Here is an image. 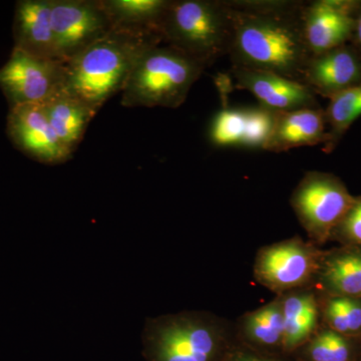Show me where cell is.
Instances as JSON below:
<instances>
[{"mask_svg":"<svg viewBox=\"0 0 361 361\" xmlns=\"http://www.w3.org/2000/svg\"><path fill=\"white\" fill-rule=\"evenodd\" d=\"M170 2L171 0H101L114 28L159 35Z\"/></svg>","mask_w":361,"mask_h":361,"instance_id":"19","label":"cell"},{"mask_svg":"<svg viewBox=\"0 0 361 361\" xmlns=\"http://www.w3.org/2000/svg\"><path fill=\"white\" fill-rule=\"evenodd\" d=\"M229 329L223 318L204 311L148 318L142 355L147 361H221Z\"/></svg>","mask_w":361,"mask_h":361,"instance_id":"3","label":"cell"},{"mask_svg":"<svg viewBox=\"0 0 361 361\" xmlns=\"http://www.w3.org/2000/svg\"><path fill=\"white\" fill-rule=\"evenodd\" d=\"M314 281L329 296L361 298V247L323 254Z\"/></svg>","mask_w":361,"mask_h":361,"instance_id":"18","label":"cell"},{"mask_svg":"<svg viewBox=\"0 0 361 361\" xmlns=\"http://www.w3.org/2000/svg\"><path fill=\"white\" fill-rule=\"evenodd\" d=\"M42 104L52 129L66 149L73 154L97 111L63 87Z\"/></svg>","mask_w":361,"mask_h":361,"instance_id":"16","label":"cell"},{"mask_svg":"<svg viewBox=\"0 0 361 361\" xmlns=\"http://www.w3.org/2000/svg\"><path fill=\"white\" fill-rule=\"evenodd\" d=\"M277 113L262 106L247 108V134L243 148L264 149L274 128Z\"/></svg>","mask_w":361,"mask_h":361,"instance_id":"25","label":"cell"},{"mask_svg":"<svg viewBox=\"0 0 361 361\" xmlns=\"http://www.w3.org/2000/svg\"><path fill=\"white\" fill-rule=\"evenodd\" d=\"M322 255L312 242L298 236L270 244L256 255L254 278L277 296L307 288L314 281Z\"/></svg>","mask_w":361,"mask_h":361,"instance_id":"7","label":"cell"},{"mask_svg":"<svg viewBox=\"0 0 361 361\" xmlns=\"http://www.w3.org/2000/svg\"><path fill=\"white\" fill-rule=\"evenodd\" d=\"M350 44L361 54V6L356 16L355 33Z\"/></svg>","mask_w":361,"mask_h":361,"instance_id":"28","label":"cell"},{"mask_svg":"<svg viewBox=\"0 0 361 361\" xmlns=\"http://www.w3.org/2000/svg\"><path fill=\"white\" fill-rule=\"evenodd\" d=\"M361 0H313L304 1V37L312 54L350 44Z\"/></svg>","mask_w":361,"mask_h":361,"instance_id":"10","label":"cell"},{"mask_svg":"<svg viewBox=\"0 0 361 361\" xmlns=\"http://www.w3.org/2000/svg\"><path fill=\"white\" fill-rule=\"evenodd\" d=\"M237 329L240 336L251 345L282 349L284 325L281 296L242 316Z\"/></svg>","mask_w":361,"mask_h":361,"instance_id":"20","label":"cell"},{"mask_svg":"<svg viewBox=\"0 0 361 361\" xmlns=\"http://www.w3.org/2000/svg\"><path fill=\"white\" fill-rule=\"evenodd\" d=\"M6 130L16 148L39 163L58 165L73 155L52 129L42 104L9 109Z\"/></svg>","mask_w":361,"mask_h":361,"instance_id":"11","label":"cell"},{"mask_svg":"<svg viewBox=\"0 0 361 361\" xmlns=\"http://www.w3.org/2000/svg\"><path fill=\"white\" fill-rule=\"evenodd\" d=\"M14 49L56 61L51 21V0H20L13 20Z\"/></svg>","mask_w":361,"mask_h":361,"instance_id":"14","label":"cell"},{"mask_svg":"<svg viewBox=\"0 0 361 361\" xmlns=\"http://www.w3.org/2000/svg\"><path fill=\"white\" fill-rule=\"evenodd\" d=\"M56 61L68 63L113 30L101 0H51Z\"/></svg>","mask_w":361,"mask_h":361,"instance_id":"8","label":"cell"},{"mask_svg":"<svg viewBox=\"0 0 361 361\" xmlns=\"http://www.w3.org/2000/svg\"><path fill=\"white\" fill-rule=\"evenodd\" d=\"M163 42L161 35L114 28L65 66L63 87L97 111L122 92L140 56Z\"/></svg>","mask_w":361,"mask_h":361,"instance_id":"2","label":"cell"},{"mask_svg":"<svg viewBox=\"0 0 361 361\" xmlns=\"http://www.w3.org/2000/svg\"><path fill=\"white\" fill-rule=\"evenodd\" d=\"M327 123L322 108L277 113L265 151L282 153L299 147L324 145Z\"/></svg>","mask_w":361,"mask_h":361,"instance_id":"15","label":"cell"},{"mask_svg":"<svg viewBox=\"0 0 361 361\" xmlns=\"http://www.w3.org/2000/svg\"><path fill=\"white\" fill-rule=\"evenodd\" d=\"M361 84V54L351 44L315 54L304 75V85L326 99Z\"/></svg>","mask_w":361,"mask_h":361,"instance_id":"13","label":"cell"},{"mask_svg":"<svg viewBox=\"0 0 361 361\" xmlns=\"http://www.w3.org/2000/svg\"><path fill=\"white\" fill-rule=\"evenodd\" d=\"M235 87L251 92L258 104L275 113L322 108L316 94L302 82L271 71L231 68Z\"/></svg>","mask_w":361,"mask_h":361,"instance_id":"12","label":"cell"},{"mask_svg":"<svg viewBox=\"0 0 361 361\" xmlns=\"http://www.w3.org/2000/svg\"><path fill=\"white\" fill-rule=\"evenodd\" d=\"M296 0H228L232 20V68L271 71L304 84L312 54Z\"/></svg>","mask_w":361,"mask_h":361,"instance_id":"1","label":"cell"},{"mask_svg":"<svg viewBox=\"0 0 361 361\" xmlns=\"http://www.w3.org/2000/svg\"><path fill=\"white\" fill-rule=\"evenodd\" d=\"M355 200L336 176L311 171L294 189L290 205L311 241L322 244L331 237Z\"/></svg>","mask_w":361,"mask_h":361,"instance_id":"6","label":"cell"},{"mask_svg":"<svg viewBox=\"0 0 361 361\" xmlns=\"http://www.w3.org/2000/svg\"><path fill=\"white\" fill-rule=\"evenodd\" d=\"M205 66L170 45H154L137 59L122 92L126 108L178 109Z\"/></svg>","mask_w":361,"mask_h":361,"instance_id":"5","label":"cell"},{"mask_svg":"<svg viewBox=\"0 0 361 361\" xmlns=\"http://www.w3.org/2000/svg\"><path fill=\"white\" fill-rule=\"evenodd\" d=\"M306 355L310 361H349L351 344L348 336L323 327L306 342Z\"/></svg>","mask_w":361,"mask_h":361,"instance_id":"24","label":"cell"},{"mask_svg":"<svg viewBox=\"0 0 361 361\" xmlns=\"http://www.w3.org/2000/svg\"><path fill=\"white\" fill-rule=\"evenodd\" d=\"M65 84V66L14 49L0 68V90L9 106L42 104Z\"/></svg>","mask_w":361,"mask_h":361,"instance_id":"9","label":"cell"},{"mask_svg":"<svg viewBox=\"0 0 361 361\" xmlns=\"http://www.w3.org/2000/svg\"><path fill=\"white\" fill-rule=\"evenodd\" d=\"M324 111L329 130L327 141L322 149L330 154L361 116V84L330 97L329 106Z\"/></svg>","mask_w":361,"mask_h":361,"instance_id":"21","label":"cell"},{"mask_svg":"<svg viewBox=\"0 0 361 361\" xmlns=\"http://www.w3.org/2000/svg\"><path fill=\"white\" fill-rule=\"evenodd\" d=\"M331 236H336L349 245L361 246V198H355Z\"/></svg>","mask_w":361,"mask_h":361,"instance_id":"26","label":"cell"},{"mask_svg":"<svg viewBox=\"0 0 361 361\" xmlns=\"http://www.w3.org/2000/svg\"><path fill=\"white\" fill-rule=\"evenodd\" d=\"M327 329L342 336H350L361 332V298L329 296L320 305V317Z\"/></svg>","mask_w":361,"mask_h":361,"instance_id":"22","label":"cell"},{"mask_svg":"<svg viewBox=\"0 0 361 361\" xmlns=\"http://www.w3.org/2000/svg\"><path fill=\"white\" fill-rule=\"evenodd\" d=\"M247 126V108L225 106L214 116L209 129V140L219 148L244 147Z\"/></svg>","mask_w":361,"mask_h":361,"instance_id":"23","label":"cell"},{"mask_svg":"<svg viewBox=\"0 0 361 361\" xmlns=\"http://www.w3.org/2000/svg\"><path fill=\"white\" fill-rule=\"evenodd\" d=\"M221 361H277L268 356L257 355L249 350H236L223 357Z\"/></svg>","mask_w":361,"mask_h":361,"instance_id":"27","label":"cell"},{"mask_svg":"<svg viewBox=\"0 0 361 361\" xmlns=\"http://www.w3.org/2000/svg\"><path fill=\"white\" fill-rule=\"evenodd\" d=\"M280 296L284 325L282 350L292 351L303 346L319 329L320 301L310 287Z\"/></svg>","mask_w":361,"mask_h":361,"instance_id":"17","label":"cell"},{"mask_svg":"<svg viewBox=\"0 0 361 361\" xmlns=\"http://www.w3.org/2000/svg\"><path fill=\"white\" fill-rule=\"evenodd\" d=\"M163 44L208 68L229 54L232 20L228 0H171L161 23Z\"/></svg>","mask_w":361,"mask_h":361,"instance_id":"4","label":"cell"}]
</instances>
